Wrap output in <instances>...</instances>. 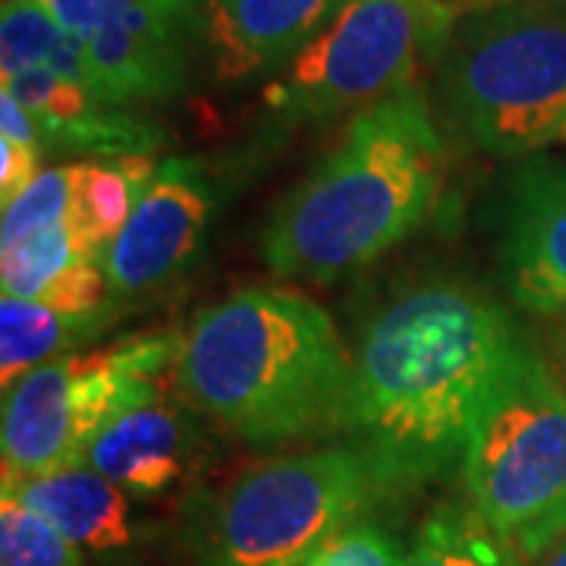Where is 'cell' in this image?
I'll return each instance as SVG.
<instances>
[{
  "mask_svg": "<svg viewBox=\"0 0 566 566\" xmlns=\"http://www.w3.org/2000/svg\"><path fill=\"white\" fill-rule=\"evenodd\" d=\"M444 139L422 85L371 104L268 214L259 237L277 277L334 283L416 233L438 202Z\"/></svg>",
  "mask_w": 566,
  "mask_h": 566,
  "instance_id": "7a4b0ae2",
  "label": "cell"
},
{
  "mask_svg": "<svg viewBox=\"0 0 566 566\" xmlns=\"http://www.w3.org/2000/svg\"><path fill=\"white\" fill-rule=\"evenodd\" d=\"M409 547L378 520L363 516L296 566H406Z\"/></svg>",
  "mask_w": 566,
  "mask_h": 566,
  "instance_id": "cb8c5ba5",
  "label": "cell"
},
{
  "mask_svg": "<svg viewBox=\"0 0 566 566\" xmlns=\"http://www.w3.org/2000/svg\"><path fill=\"white\" fill-rule=\"evenodd\" d=\"M353 0H205L202 48L230 85L281 73Z\"/></svg>",
  "mask_w": 566,
  "mask_h": 566,
  "instance_id": "7c38bea8",
  "label": "cell"
},
{
  "mask_svg": "<svg viewBox=\"0 0 566 566\" xmlns=\"http://www.w3.org/2000/svg\"><path fill=\"white\" fill-rule=\"evenodd\" d=\"M44 142L32 114L7 88L0 92V205L20 199L39 180L44 164Z\"/></svg>",
  "mask_w": 566,
  "mask_h": 566,
  "instance_id": "603a6c76",
  "label": "cell"
},
{
  "mask_svg": "<svg viewBox=\"0 0 566 566\" xmlns=\"http://www.w3.org/2000/svg\"><path fill=\"white\" fill-rule=\"evenodd\" d=\"M381 501L385 488L353 444L264 457L218 494L192 566L303 564Z\"/></svg>",
  "mask_w": 566,
  "mask_h": 566,
  "instance_id": "8992f818",
  "label": "cell"
},
{
  "mask_svg": "<svg viewBox=\"0 0 566 566\" xmlns=\"http://www.w3.org/2000/svg\"><path fill=\"white\" fill-rule=\"evenodd\" d=\"M221 205L214 170L199 158H167L104 255L107 293L136 305L180 281L199 259Z\"/></svg>",
  "mask_w": 566,
  "mask_h": 566,
  "instance_id": "9c48e42d",
  "label": "cell"
},
{
  "mask_svg": "<svg viewBox=\"0 0 566 566\" xmlns=\"http://www.w3.org/2000/svg\"><path fill=\"white\" fill-rule=\"evenodd\" d=\"M532 566H566V535L557 542V545L547 547L538 560H532Z\"/></svg>",
  "mask_w": 566,
  "mask_h": 566,
  "instance_id": "484cf974",
  "label": "cell"
},
{
  "mask_svg": "<svg viewBox=\"0 0 566 566\" xmlns=\"http://www.w3.org/2000/svg\"><path fill=\"white\" fill-rule=\"evenodd\" d=\"M447 123L491 158L566 142V0L465 13L438 63Z\"/></svg>",
  "mask_w": 566,
  "mask_h": 566,
  "instance_id": "277c9868",
  "label": "cell"
},
{
  "mask_svg": "<svg viewBox=\"0 0 566 566\" xmlns=\"http://www.w3.org/2000/svg\"><path fill=\"white\" fill-rule=\"evenodd\" d=\"M76 167V199H73V227L88 243L107 255L123 223L151 182L158 164L151 155H126V158H98V161H73Z\"/></svg>",
  "mask_w": 566,
  "mask_h": 566,
  "instance_id": "ac0fdd59",
  "label": "cell"
},
{
  "mask_svg": "<svg viewBox=\"0 0 566 566\" xmlns=\"http://www.w3.org/2000/svg\"><path fill=\"white\" fill-rule=\"evenodd\" d=\"M460 10L447 0H353L264 88V107L290 123L359 114L438 66Z\"/></svg>",
  "mask_w": 566,
  "mask_h": 566,
  "instance_id": "ba28073f",
  "label": "cell"
},
{
  "mask_svg": "<svg viewBox=\"0 0 566 566\" xmlns=\"http://www.w3.org/2000/svg\"><path fill=\"white\" fill-rule=\"evenodd\" d=\"M63 29L39 0H3L0 13V73L13 80L51 61Z\"/></svg>",
  "mask_w": 566,
  "mask_h": 566,
  "instance_id": "7402d4cb",
  "label": "cell"
},
{
  "mask_svg": "<svg viewBox=\"0 0 566 566\" xmlns=\"http://www.w3.org/2000/svg\"><path fill=\"white\" fill-rule=\"evenodd\" d=\"M501 277L535 315L566 312V164L526 167L506 196Z\"/></svg>",
  "mask_w": 566,
  "mask_h": 566,
  "instance_id": "8fae6325",
  "label": "cell"
},
{
  "mask_svg": "<svg viewBox=\"0 0 566 566\" xmlns=\"http://www.w3.org/2000/svg\"><path fill=\"white\" fill-rule=\"evenodd\" d=\"M494 3H506V0H491V7H494Z\"/></svg>",
  "mask_w": 566,
  "mask_h": 566,
  "instance_id": "83f0119b",
  "label": "cell"
},
{
  "mask_svg": "<svg viewBox=\"0 0 566 566\" xmlns=\"http://www.w3.org/2000/svg\"><path fill=\"white\" fill-rule=\"evenodd\" d=\"M202 460V428L177 400L158 397L126 409L88 444L82 463L136 501H155L182 485Z\"/></svg>",
  "mask_w": 566,
  "mask_h": 566,
  "instance_id": "5bb4252c",
  "label": "cell"
},
{
  "mask_svg": "<svg viewBox=\"0 0 566 566\" xmlns=\"http://www.w3.org/2000/svg\"><path fill=\"white\" fill-rule=\"evenodd\" d=\"M560 356H564V368H566V327H564V337H560Z\"/></svg>",
  "mask_w": 566,
  "mask_h": 566,
  "instance_id": "4316f807",
  "label": "cell"
},
{
  "mask_svg": "<svg viewBox=\"0 0 566 566\" xmlns=\"http://www.w3.org/2000/svg\"><path fill=\"white\" fill-rule=\"evenodd\" d=\"M460 469L469 504L526 564L566 535V385L526 340L491 387Z\"/></svg>",
  "mask_w": 566,
  "mask_h": 566,
  "instance_id": "5b68a950",
  "label": "cell"
},
{
  "mask_svg": "<svg viewBox=\"0 0 566 566\" xmlns=\"http://www.w3.org/2000/svg\"><path fill=\"white\" fill-rule=\"evenodd\" d=\"M520 340L501 305L457 281L419 283L365 324L344 434L371 463L387 501L422 491L463 460Z\"/></svg>",
  "mask_w": 566,
  "mask_h": 566,
  "instance_id": "6da1fadb",
  "label": "cell"
},
{
  "mask_svg": "<svg viewBox=\"0 0 566 566\" xmlns=\"http://www.w3.org/2000/svg\"><path fill=\"white\" fill-rule=\"evenodd\" d=\"M3 88L32 114L39 126L48 158H126L155 155L164 145V129L139 117L136 111H120L98 102L82 82L66 80L51 66L25 70Z\"/></svg>",
  "mask_w": 566,
  "mask_h": 566,
  "instance_id": "4fadbf2b",
  "label": "cell"
},
{
  "mask_svg": "<svg viewBox=\"0 0 566 566\" xmlns=\"http://www.w3.org/2000/svg\"><path fill=\"white\" fill-rule=\"evenodd\" d=\"M73 199H76V167L73 161L63 167H48L20 199L3 208L0 221V249L29 240L44 227L73 223Z\"/></svg>",
  "mask_w": 566,
  "mask_h": 566,
  "instance_id": "44dd1931",
  "label": "cell"
},
{
  "mask_svg": "<svg viewBox=\"0 0 566 566\" xmlns=\"http://www.w3.org/2000/svg\"><path fill=\"white\" fill-rule=\"evenodd\" d=\"M182 397L255 447L344 431L353 353L315 300L245 286L202 308L182 334Z\"/></svg>",
  "mask_w": 566,
  "mask_h": 566,
  "instance_id": "3957f363",
  "label": "cell"
},
{
  "mask_svg": "<svg viewBox=\"0 0 566 566\" xmlns=\"http://www.w3.org/2000/svg\"><path fill=\"white\" fill-rule=\"evenodd\" d=\"M3 296L54 305L63 312H95L111 305L104 252L73 223H54L29 240L0 249Z\"/></svg>",
  "mask_w": 566,
  "mask_h": 566,
  "instance_id": "2e32d148",
  "label": "cell"
},
{
  "mask_svg": "<svg viewBox=\"0 0 566 566\" xmlns=\"http://www.w3.org/2000/svg\"><path fill=\"white\" fill-rule=\"evenodd\" d=\"M180 349V331H145L102 349H70L22 375L3 390V482L82 463L107 424L161 394Z\"/></svg>",
  "mask_w": 566,
  "mask_h": 566,
  "instance_id": "52a82bcc",
  "label": "cell"
},
{
  "mask_svg": "<svg viewBox=\"0 0 566 566\" xmlns=\"http://www.w3.org/2000/svg\"><path fill=\"white\" fill-rule=\"evenodd\" d=\"M406 566H526L472 504L431 506L409 545Z\"/></svg>",
  "mask_w": 566,
  "mask_h": 566,
  "instance_id": "d6986e66",
  "label": "cell"
},
{
  "mask_svg": "<svg viewBox=\"0 0 566 566\" xmlns=\"http://www.w3.org/2000/svg\"><path fill=\"white\" fill-rule=\"evenodd\" d=\"M39 3L57 20L63 32L88 35L111 20H117L126 10L139 7L142 0H39Z\"/></svg>",
  "mask_w": 566,
  "mask_h": 566,
  "instance_id": "d4e9b609",
  "label": "cell"
},
{
  "mask_svg": "<svg viewBox=\"0 0 566 566\" xmlns=\"http://www.w3.org/2000/svg\"><path fill=\"white\" fill-rule=\"evenodd\" d=\"M120 305L95 312H63L54 305L3 296L0 300V381L3 390L54 356L82 349L117 322Z\"/></svg>",
  "mask_w": 566,
  "mask_h": 566,
  "instance_id": "e0dca14e",
  "label": "cell"
},
{
  "mask_svg": "<svg viewBox=\"0 0 566 566\" xmlns=\"http://www.w3.org/2000/svg\"><path fill=\"white\" fill-rule=\"evenodd\" d=\"M0 566H85V554L39 510L0 491Z\"/></svg>",
  "mask_w": 566,
  "mask_h": 566,
  "instance_id": "ffe728a7",
  "label": "cell"
},
{
  "mask_svg": "<svg viewBox=\"0 0 566 566\" xmlns=\"http://www.w3.org/2000/svg\"><path fill=\"white\" fill-rule=\"evenodd\" d=\"M205 0H142L85 41V88L98 102L136 111L174 102L202 41Z\"/></svg>",
  "mask_w": 566,
  "mask_h": 566,
  "instance_id": "30bf717a",
  "label": "cell"
},
{
  "mask_svg": "<svg viewBox=\"0 0 566 566\" xmlns=\"http://www.w3.org/2000/svg\"><path fill=\"white\" fill-rule=\"evenodd\" d=\"M3 491L39 510L82 554L104 564L136 557L148 538V526L136 510L139 501L85 463L3 482Z\"/></svg>",
  "mask_w": 566,
  "mask_h": 566,
  "instance_id": "9a60e30c",
  "label": "cell"
}]
</instances>
